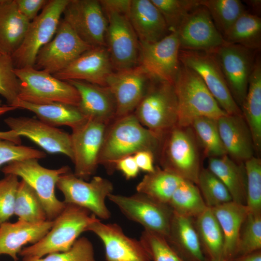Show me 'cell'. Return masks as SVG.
Instances as JSON below:
<instances>
[{
	"instance_id": "cell-37",
	"label": "cell",
	"mask_w": 261,
	"mask_h": 261,
	"mask_svg": "<svg viewBox=\"0 0 261 261\" xmlns=\"http://www.w3.org/2000/svg\"><path fill=\"white\" fill-rule=\"evenodd\" d=\"M14 214L18 217V219L31 223H40L47 220L38 194L23 179L19 182Z\"/></svg>"
},
{
	"instance_id": "cell-2",
	"label": "cell",
	"mask_w": 261,
	"mask_h": 261,
	"mask_svg": "<svg viewBox=\"0 0 261 261\" xmlns=\"http://www.w3.org/2000/svg\"><path fill=\"white\" fill-rule=\"evenodd\" d=\"M98 218L90 211L72 203H66L61 213L53 220L49 231L39 241L23 247L18 255L42 258L55 252L69 250L79 235Z\"/></svg>"
},
{
	"instance_id": "cell-33",
	"label": "cell",
	"mask_w": 261,
	"mask_h": 261,
	"mask_svg": "<svg viewBox=\"0 0 261 261\" xmlns=\"http://www.w3.org/2000/svg\"><path fill=\"white\" fill-rule=\"evenodd\" d=\"M195 227L207 261L222 258L223 235L212 209L207 207L195 218Z\"/></svg>"
},
{
	"instance_id": "cell-10",
	"label": "cell",
	"mask_w": 261,
	"mask_h": 261,
	"mask_svg": "<svg viewBox=\"0 0 261 261\" xmlns=\"http://www.w3.org/2000/svg\"><path fill=\"white\" fill-rule=\"evenodd\" d=\"M103 11L108 22L105 45L114 71L137 66L140 42L128 15L111 10Z\"/></svg>"
},
{
	"instance_id": "cell-4",
	"label": "cell",
	"mask_w": 261,
	"mask_h": 261,
	"mask_svg": "<svg viewBox=\"0 0 261 261\" xmlns=\"http://www.w3.org/2000/svg\"><path fill=\"white\" fill-rule=\"evenodd\" d=\"M199 145L190 127H174L161 140L157 158L161 168L197 184L202 169Z\"/></svg>"
},
{
	"instance_id": "cell-16",
	"label": "cell",
	"mask_w": 261,
	"mask_h": 261,
	"mask_svg": "<svg viewBox=\"0 0 261 261\" xmlns=\"http://www.w3.org/2000/svg\"><path fill=\"white\" fill-rule=\"evenodd\" d=\"M140 47L139 65L154 79L174 84L181 65L177 32L155 43L140 42Z\"/></svg>"
},
{
	"instance_id": "cell-55",
	"label": "cell",
	"mask_w": 261,
	"mask_h": 261,
	"mask_svg": "<svg viewBox=\"0 0 261 261\" xmlns=\"http://www.w3.org/2000/svg\"><path fill=\"white\" fill-rule=\"evenodd\" d=\"M247 3L248 4L249 6L252 7L254 10L259 12L261 9V1L260 0H247L246 1Z\"/></svg>"
},
{
	"instance_id": "cell-18",
	"label": "cell",
	"mask_w": 261,
	"mask_h": 261,
	"mask_svg": "<svg viewBox=\"0 0 261 261\" xmlns=\"http://www.w3.org/2000/svg\"><path fill=\"white\" fill-rule=\"evenodd\" d=\"M176 32L180 50L211 52L226 43L207 9L200 5L186 16Z\"/></svg>"
},
{
	"instance_id": "cell-45",
	"label": "cell",
	"mask_w": 261,
	"mask_h": 261,
	"mask_svg": "<svg viewBox=\"0 0 261 261\" xmlns=\"http://www.w3.org/2000/svg\"><path fill=\"white\" fill-rule=\"evenodd\" d=\"M261 248V214L249 213L241 228L236 257Z\"/></svg>"
},
{
	"instance_id": "cell-35",
	"label": "cell",
	"mask_w": 261,
	"mask_h": 261,
	"mask_svg": "<svg viewBox=\"0 0 261 261\" xmlns=\"http://www.w3.org/2000/svg\"><path fill=\"white\" fill-rule=\"evenodd\" d=\"M223 38L228 43L259 51L261 47V18L246 11L236 20Z\"/></svg>"
},
{
	"instance_id": "cell-30",
	"label": "cell",
	"mask_w": 261,
	"mask_h": 261,
	"mask_svg": "<svg viewBox=\"0 0 261 261\" xmlns=\"http://www.w3.org/2000/svg\"><path fill=\"white\" fill-rule=\"evenodd\" d=\"M251 131L255 152L261 150V61L256 57L245 100L240 107Z\"/></svg>"
},
{
	"instance_id": "cell-7",
	"label": "cell",
	"mask_w": 261,
	"mask_h": 261,
	"mask_svg": "<svg viewBox=\"0 0 261 261\" xmlns=\"http://www.w3.org/2000/svg\"><path fill=\"white\" fill-rule=\"evenodd\" d=\"M5 175L12 174L22 178L38 194L48 220H54L63 211L66 203L57 199L55 188L60 176L71 172L63 166L50 169L41 166L36 159L10 162L1 170Z\"/></svg>"
},
{
	"instance_id": "cell-17",
	"label": "cell",
	"mask_w": 261,
	"mask_h": 261,
	"mask_svg": "<svg viewBox=\"0 0 261 261\" xmlns=\"http://www.w3.org/2000/svg\"><path fill=\"white\" fill-rule=\"evenodd\" d=\"M63 19L92 47L105 46L107 20L99 0H70Z\"/></svg>"
},
{
	"instance_id": "cell-36",
	"label": "cell",
	"mask_w": 261,
	"mask_h": 261,
	"mask_svg": "<svg viewBox=\"0 0 261 261\" xmlns=\"http://www.w3.org/2000/svg\"><path fill=\"white\" fill-rule=\"evenodd\" d=\"M168 204L174 213L191 218L207 207L197 185L185 180L176 188Z\"/></svg>"
},
{
	"instance_id": "cell-29",
	"label": "cell",
	"mask_w": 261,
	"mask_h": 261,
	"mask_svg": "<svg viewBox=\"0 0 261 261\" xmlns=\"http://www.w3.org/2000/svg\"><path fill=\"white\" fill-rule=\"evenodd\" d=\"M192 220L173 212L167 240L188 261H207Z\"/></svg>"
},
{
	"instance_id": "cell-32",
	"label": "cell",
	"mask_w": 261,
	"mask_h": 261,
	"mask_svg": "<svg viewBox=\"0 0 261 261\" xmlns=\"http://www.w3.org/2000/svg\"><path fill=\"white\" fill-rule=\"evenodd\" d=\"M207 169L223 183L232 201L246 205V180L244 163L237 162L226 155L209 158Z\"/></svg>"
},
{
	"instance_id": "cell-38",
	"label": "cell",
	"mask_w": 261,
	"mask_h": 261,
	"mask_svg": "<svg viewBox=\"0 0 261 261\" xmlns=\"http://www.w3.org/2000/svg\"><path fill=\"white\" fill-rule=\"evenodd\" d=\"M190 127L204 154L209 158L227 155L218 131L217 119L199 117L193 121Z\"/></svg>"
},
{
	"instance_id": "cell-12",
	"label": "cell",
	"mask_w": 261,
	"mask_h": 261,
	"mask_svg": "<svg viewBox=\"0 0 261 261\" xmlns=\"http://www.w3.org/2000/svg\"><path fill=\"white\" fill-rule=\"evenodd\" d=\"M108 198L128 219L139 223L145 230L168 238L173 215L168 204L158 202L137 192L130 196L112 193Z\"/></svg>"
},
{
	"instance_id": "cell-51",
	"label": "cell",
	"mask_w": 261,
	"mask_h": 261,
	"mask_svg": "<svg viewBox=\"0 0 261 261\" xmlns=\"http://www.w3.org/2000/svg\"><path fill=\"white\" fill-rule=\"evenodd\" d=\"M133 158L140 170L146 173L153 172L156 166L154 162L156 159L155 155L149 151H141L134 154Z\"/></svg>"
},
{
	"instance_id": "cell-13",
	"label": "cell",
	"mask_w": 261,
	"mask_h": 261,
	"mask_svg": "<svg viewBox=\"0 0 261 261\" xmlns=\"http://www.w3.org/2000/svg\"><path fill=\"white\" fill-rule=\"evenodd\" d=\"M179 58L182 65L198 74L227 114H242L241 108L233 99L212 52L180 50Z\"/></svg>"
},
{
	"instance_id": "cell-19",
	"label": "cell",
	"mask_w": 261,
	"mask_h": 261,
	"mask_svg": "<svg viewBox=\"0 0 261 261\" xmlns=\"http://www.w3.org/2000/svg\"><path fill=\"white\" fill-rule=\"evenodd\" d=\"M154 80L140 65L114 72L107 78L106 86L116 100V118L133 113Z\"/></svg>"
},
{
	"instance_id": "cell-22",
	"label": "cell",
	"mask_w": 261,
	"mask_h": 261,
	"mask_svg": "<svg viewBox=\"0 0 261 261\" xmlns=\"http://www.w3.org/2000/svg\"><path fill=\"white\" fill-rule=\"evenodd\" d=\"M115 72L105 46L93 47L66 68L53 75L64 81L81 80L106 86L108 77Z\"/></svg>"
},
{
	"instance_id": "cell-11",
	"label": "cell",
	"mask_w": 261,
	"mask_h": 261,
	"mask_svg": "<svg viewBox=\"0 0 261 261\" xmlns=\"http://www.w3.org/2000/svg\"><path fill=\"white\" fill-rule=\"evenodd\" d=\"M92 47L61 18L52 39L38 52L33 67L54 75Z\"/></svg>"
},
{
	"instance_id": "cell-28",
	"label": "cell",
	"mask_w": 261,
	"mask_h": 261,
	"mask_svg": "<svg viewBox=\"0 0 261 261\" xmlns=\"http://www.w3.org/2000/svg\"><path fill=\"white\" fill-rule=\"evenodd\" d=\"M30 21L15 0H0V53L12 56L22 43Z\"/></svg>"
},
{
	"instance_id": "cell-34",
	"label": "cell",
	"mask_w": 261,
	"mask_h": 261,
	"mask_svg": "<svg viewBox=\"0 0 261 261\" xmlns=\"http://www.w3.org/2000/svg\"><path fill=\"white\" fill-rule=\"evenodd\" d=\"M183 180L174 173L156 166L153 172L144 175L136 188L137 192L145 194L158 202L168 204Z\"/></svg>"
},
{
	"instance_id": "cell-26",
	"label": "cell",
	"mask_w": 261,
	"mask_h": 261,
	"mask_svg": "<svg viewBox=\"0 0 261 261\" xmlns=\"http://www.w3.org/2000/svg\"><path fill=\"white\" fill-rule=\"evenodd\" d=\"M128 17L140 42L155 43L170 33L161 14L151 0H131Z\"/></svg>"
},
{
	"instance_id": "cell-46",
	"label": "cell",
	"mask_w": 261,
	"mask_h": 261,
	"mask_svg": "<svg viewBox=\"0 0 261 261\" xmlns=\"http://www.w3.org/2000/svg\"><path fill=\"white\" fill-rule=\"evenodd\" d=\"M11 56L0 53V95L12 106L18 99L19 83Z\"/></svg>"
},
{
	"instance_id": "cell-56",
	"label": "cell",
	"mask_w": 261,
	"mask_h": 261,
	"mask_svg": "<svg viewBox=\"0 0 261 261\" xmlns=\"http://www.w3.org/2000/svg\"><path fill=\"white\" fill-rule=\"evenodd\" d=\"M17 108L9 105L0 106V116L3 114L11 111L14 110Z\"/></svg>"
},
{
	"instance_id": "cell-14",
	"label": "cell",
	"mask_w": 261,
	"mask_h": 261,
	"mask_svg": "<svg viewBox=\"0 0 261 261\" xmlns=\"http://www.w3.org/2000/svg\"><path fill=\"white\" fill-rule=\"evenodd\" d=\"M256 51L226 42L211 52L218 62L233 99L240 107L246 96L256 61Z\"/></svg>"
},
{
	"instance_id": "cell-3",
	"label": "cell",
	"mask_w": 261,
	"mask_h": 261,
	"mask_svg": "<svg viewBox=\"0 0 261 261\" xmlns=\"http://www.w3.org/2000/svg\"><path fill=\"white\" fill-rule=\"evenodd\" d=\"M174 86L178 105L177 126L188 127L197 118L218 119L227 114L201 77L190 68L181 64Z\"/></svg>"
},
{
	"instance_id": "cell-54",
	"label": "cell",
	"mask_w": 261,
	"mask_h": 261,
	"mask_svg": "<svg viewBox=\"0 0 261 261\" xmlns=\"http://www.w3.org/2000/svg\"><path fill=\"white\" fill-rule=\"evenodd\" d=\"M231 261H261V251L257 250L251 253L236 257Z\"/></svg>"
},
{
	"instance_id": "cell-44",
	"label": "cell",
	"mask_w": 261,
	"mask_h": 261,
	"mask_svg": "<svg viewBox=\"0 0 261 261\" xmlns=\"http://www.w3.org/2000/svg\"><path fill=\"white\" fill-rule=\"evenodd\" d=\"M22 261H96L91 242L85 237L76 240L71 248L64 252L48 254L45 258L23 257Z\"/></svg>"
},
{
	"instance_id": "cell-39",
	"label": "cell",
	"mask_w": 261,
	"mask_h": 261,
	"mask_svg": "<svg viewBox=\"0 0 261 261\" xmlns=\"http://www.w3.org/2000/svg\"><path fill=\"white\" fill-rule=\"evenodd\" d=\"M199 3L207 9L223 37L246 11L242 2L239 0H199Z\"/></svg>"
},
{
	"instance_id": "cell-42",
	"label": "cell",
	"mask_w": 261,
	"mask_h": 261,
	"mask_svg": "<svg viewBox=\"0 0 261 261\" xmlns=\"http://www.w3.org/2000/svg\"><path fill=\"white\" fill-rule=\"evenodd\" d=\"M246 174V203L249 213L261 214V160L254 156L244 163Z\"/></svg>"
},
{
	"instance_id": "cell-8",
	"label": "cell",
	"mask_w": 261,
	"mask_h": 261,
	"mask_svg": "<svg viewBox=\"0 0 261 261\" xmlns=\"http://www.w3.org/2000/svg\"><path fill=\"white\" fill-rule=\"evenodd\" d=\"M69 0H48L41 13L30 21L22 43L11 56L15 68L34 66L40 49L54 36Z\"/></svg>"
},
{
	"instance_id": "cell-15",
	"label": "cell",
	"mask_w": 261,
	"mask_h": 261,
	"mask_svg": "<svg viewBox=\"0 0 261 261\" xmlns=\"http://www.w3.org/2000/svg\"><path fill=\"white\" fill-rule=\"evenodd\" d=\"M107 125L87 118L82 124L72 129L71 136L74 165L73 174L76 177L87 181L95 173Z\"/></svg>"
},
{
	"instance_id": "cell-20",
	"label": "cell",
	"mask_w": 261,
	"mask_h": 261,
	"mask_svg": "<svg viewBox=\"0 0 261 261\" xmlns=\"http://www.w3.org/2000/svg\"><path fill=\"white\" fill-rule=\"evenodd\" d=\"M4 122L10 130L30 139L47 152L64 154L72 161L70 134L33 117H9Z\"/></svg>"
},
{
	"instance_id": "cell-24",
	"label": "cell",
	"mask_w": 261,
	"mask_h": 261,
	"mask_svg": "<svg viewBox=\"0 0 261 261\" xmlns=\"http://www.w3.org/2000/svg\"><path fill=\"white\" fill-rule=\"evenodd\" d=\"M78 91L80 102L78 108L87 118L108 124L116 117V105L109 88L81 80H69Z\"/></svg>"
},
{
	"instance_id": "cell-53",
	"label": "cell",
	"mask_w": 261,
	"mask_h": 261,
	"mask_svg": "<svg viewBox=\"0 0 261 261\" xmlns=\"http://www.w3.org/2000/svg\"><path fill=\"white\" fill-rule=\"evenodd\" d=\"M0 139L12 142L16 145L21 144V137L14 130L0 131Z\"/></svg>"
},
{
	"instance_id": "cell-49",
	"label": "cell",
	"mask_w": 261,
	"mask_h": 261,
	"mask_svg": "<svg viewBox=\"0 0 261 261\" xmlns=\"http://www.w3.org/2000/svg\"><path fill=\"white\" fill-rule=\"evenodd\" d=\"M17 7L28 19L31 21L38 15L41 9L45 6L47 0H15Z\"/></svg>"
},
{
	"instance_id": "cell-41",
	"label": "cell",
	"mask_w": 261,
	"mask_h": 261,
	"mask_svg": "<svg viewBox=\"0 0 261 261\" xmlns=\"http://www.w3.org/2000/svg\"><path fill=\"white\" fill-rule=\"evenodd\" d=\"M139 240L151 261H188L159 233L144 230Z\"/></svg>"
},
{
	"instance_id": "cell-1",
	"label": "cell",
	"mask_w": 261,
	"mask_h": 261,
	"mask_svg": "<svg viewBox=\"0 0 261 261\" xmlns=\"http://www.w3.org/2000/svg\"><path fill=\"white\" fill-rule=\"evenodd\" d=\"M162 139L144 127L133 113L116 118L106 128L99 157V165L107 173L115 171L118 160L141 151L152 152L157 159Z\"/></svg>"
},
{
	"instance_id": "cell-48",
	"label": "cell",
	"mask_w": 261,
	"mask_h": 261,
	"mask_svg": "<svg viewBox=\"0 0 261 261\" xmlns=\"http://www.w3.org/2000/svg\"><path fill=\"white\" fill-rule=\"evenodd\" d=\"M46 156L43 151L0 139V167L14 161L29 159L38 160L44 158Z\"/></svg>"
},
{
	"instance_id": "cell-43",
	"label": "cell",
	"mask_w": 261,
	"mask_h": 261,
	"mask_svg": "<svg viewBox=\"0 0 261 261\" xmlns=\"http://www.w3.org/2000/svg\"><path fill=\"white\" fill-rule=\"evenodd\" d=\"M163 17L170 32L176 31L186 16L200 5L199 0H151Z\"/></svg>"
},
{
	"instance_id": "cell-21",
	"label": "cell",
	"mask_w": 261,
	"mask_h": 261,
	"mask_svg": "<svg viewBox=\"0 0 261 261\" xmlns=\"http://www.w3.org/2000/svg\"><path fill=\"white\" fill-rule=\"evenodd\" d=\"M86 231L93 232L102 241L107 261H151L140 240L127 236L116 223H103L98 218Z\"/></svg>"
},
{
	"instance_id": "cell-31",
	"label": "cell",
	"mask_w": 261,
	"mask_h": 261,
	"mask_svg": "<svg viewBox=\"0 0 261 261\" xmlns=\"http://www.w3.org/2000/svg\"><path fill=\"white\" fill-rule=\"evenodd\" d=\"M12 106L32 112L40 120L56 127L64 125L73 129L87 118L78 107L63 103L35 104L18 99Z\"/></svg>"
},
{
	"instance_id": "cell-27",
	"label": "cell",
	"mask_w": 261,
	"mask_h": 261,
	"mask_svg": "<svg viewBox=\"0 0 261 261\" xmlns=\"http://www.w3.org/2000/svg\"><path fill=\"white\" fill-rule=\"evenodd\" d=\"M223 235L222 258L232 260L237 254L242 226L249 212L245 204L232 201L211 208Z\"/></svg>"
},
{
	"instance_id": "cell-47",
	"label": "cell",
	"mask_w": 261,
	"mask_h": 261,
	"mask_svg": "<svg viewBox=\"0 0 261 261\" xmlns=\"http://www.w3.org/2000/svg\"><path fill=\"white\" fill-rule=\"evenodd\" d=\"M19 182L18 176L12 174L0 180V225L14 214Z\"/></svg>"
},
{
	"instance_id": "cell-5",
	"label": "cell",
	"mask_w": 261,
	"mask_h": 261,
	"mask_svg": "<svg viewBox=\"0 0 261 261\" xmlns=\"http://www.w3.org/2000/svg\"><path fill=\"white\" fill-rule=\"evenodd\" d=\"M133 114L144 127L162 139L177 126L178 105L174 84L154 79Z\"/></svg>"
},
{
	"instance_id": "cell-25",
	"label": "cell",
	"mask_w": 261,
	"mask_h": 261,
	"mask_svg": "<svg viewBox=\"0 0 261 261\" xmlns=\"http://www.w3.org/2000/svg\"><path fill=\"white\" fill-rule=\"evenodd\" d=\"M53 220L31 223L20 219L14 223L5 222L0 225V256L7 255L18 261V255L23 246L34 244L51 229Z\"/></svg>"
},
{
	"instance_id": "cell-6",
	"label": "cell",
	"mask_w": 261,
	"mask_h": 261,
	"mask_svg": "<svg viewBox=\"0 0 261 261\" xmlns=\"http://www.w3.org/2000/svg\"><path fill=\"white\" fill-rule=\"evenodd\" d=\"M14 72L19 83V99L35 104L60 102L78 107L79 93L68 82L33 67L14 68Z\"/></svg>"
},
{
	"instance_id": "cell-40",
	"label": "cell",
	"mask_w": 261,
	"mask_h": 261,
	"mask_svg": "<svg viewBox=\"0 0 261 261\" xmlns=\"http://www.w3.org/2000/svg\"><path fill=\"white\" fill-rule=\"evenodd\" d=\"M196 185L208 207L213 208L232 201L223 183L207 168L201 169Z\"/></svg>"
},
{
	"instance_id": "cell-50",
	"label": "cell",
	"mask_w": 261,
	"mask_h": 261,
	"mask_svg": "<svg viewBox=\"0 0 261 261\" xmlns=\"http://www.w3.org/2000/svg\"><path fill=\"white\" fill-rule=\"evenodd\" d=\"M115 169L120 171L128 180L136 177L140 171L133 155L117 160L115 163Z\"/></svg>"
},
{
	"instance_id": "cell-9",
	"label": "cell",
	"mask_w": 261,
	"mask_h": 261,
	"mask_svg": "<svg viewBox=\"0 0 261 261\" xmlns=\"http://www.w3.org/2000/svg\"><path fill=\"white\" fill-rule=\"evenodd\" d=\"M56 186L63 194L65 203L86 208L101 219L110 218L111 213L105 202L114 189L109 180L97 176L87 182L70 172L60 176Z\"/></svg>"
},
{
	"instance_id": "cell-23",
	"label": "cell",
	"mask_w": 261,
	"mask_h": 261,
	"mask_svg": "<svg viewBox=\"0 0 261 261\" xmlns=\"http://www.w3.org/2000/svg\"><path fill=\"white\" fill-rule=\"evenodd\" d=\"M217 123L227 155L239 163L254 156L253 137L242 114H226L218 118Z\"/></svg>"
},
{
	"instance_id": "cell-57",
	"label": "cell",
	"mask_w": 261,
	"mask_h": 261,
	"mask_svg": "<svg viewBox=\"0 0 261 261\" xmlns=\"http://www.w3.org/2000/svg\"><path fill=\"white\" fill-rule=\"evenodd\" d=\"M217 261H230V260H226V259H223V258H221V259Z\"/></svg>"
},
{
	"instance_id": "cell-52",
	"label": "cell",
	"mask_w": 261,
	"mask_h": 261,
	"mask_svg": "<svg viewBox=\"0 0 261 261\" xmlns=\"http://www.w3.org/2000/svg\"><path fill=\"white\" fill-rule=\"evenodd\" d=\"M103 10H111L128 15L131 0H99Z\"/></svg>"
}]
</instances>
